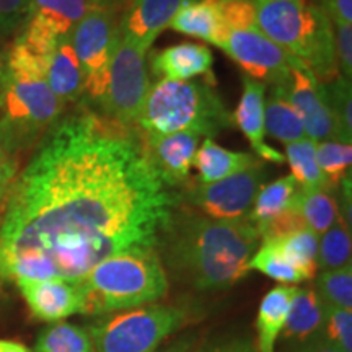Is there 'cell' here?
I'll return each instance as SVG.
<instances>
[{"label":"cell","instance_id":"6da1fadb","mask_svg":"<svg viewBox=\"0 0 352 352\" xmlns=\"http://www.w3.org/2000/svg\"><path fill=\"white\" fill-rule=\"evenodd\" d=\"M179 196L142 135L80 111L46 132L0 222V277L78 283L114 254L157 250Z\"/></svg>","mask_w":352,"mask_h":352},{"label":"cell","instance_id":"7a4b0ae2","mask_svg":"<svg viewBox=\"0 0 352 352\" xmlns=\"http://www.w3.org/2000/svg\"><path fill=\"white\" fill-rule=\"evenodd\" d=\"M259 240L248 219L215 220L175 212L158 248L178 279L199 290H220L246 276Z\"/></svg>","mask_w":352,"mask_h":352},{"label":"cell","instance_id":"3957f363","mask_svg":"<svg viewBox=\"0 0 352 352\" xmlns=\"http://www.w3.org/2000/svg\"><path fill=\"white\" fill-rule=\"evenodd\" d=\"M258 30L289 56L307 65L321 83L338 78L333 25L315 2L253 0Z\"/></svg>","mask_w":352,"mask_h":352},{"label":"cell","instance_id":"277c9868","mask_svg":"<svg viewBox=\"0 0 352 352\" xmlns=\"http://www.w3.org/2000/svg\"><path fill=\"white\" fill-rule=\"evenodd\" d=\"M82 315H107L157 302L168 292V279L157 250H135L104 259L78 280Z\"/></svg>","mask_w":352,"mask_h":352},{"label":"cell","instance_id":"5b68a950","mask_svg":"<svg viewBox=\"0 0 352 352\" xmlns=\"http://www.w3.org/2000/svg\"><path fill=\"white\" fill-rule=\"evenodd\" d=\"M233 124L232 114L219 98L212 83L158 78L148 88L138 129L144 135L192 132L212 139Z\"/></svg>","mask_w":352,"mask_h":352},{"label":"cell","instance_id":"8992f818","mask_svg":"<svg viewBox=\"0 0 352 352\" xmlns=\"http://www.w3.org/2000/svg\"><path fill=\"white\" fill-rule=\"evenodd\" d=\"M64 103L34 70L3 65L0 140L10 153L32 147L56 124Z\"/></svg>","mask_w":352,"mask_h":352},{"label":"cell","instance_id":"52a82bcc","mask_svg":"<svg viewBox=\"0 0 352 352\" xmlns=\"http://www.w3.org/2000/svg\"><path fill=\"white\" fill-rule=\"evenodd\" d=\"M184 318L182 308L148 303L107 316L88 331L95 352H157L166 338L182 328Z\"/></svg>","mask_w":352,"mask_h":352},{"label":"cell","instance_id":"ba28073f","mask_svg":"<svg viewBox=\"0 0 352 352\" xmlns=\"http://www.w3.org/2000/svg\"><path fill=\"white\" fill-rule=\"evenodd\" d=\"M120 41V20L116 8L101 0L78 21L70 36L74 51L85 77V91L101 103L108 87L109 64Z\"/></svg>","mask_w":352,"mask_h":352},{"label":"cell","instance_id":"9c48e42d","mask_svg":"<svg viewBox=\"0 0 352 352\" xmlns=\"http://www.w3.org/2000/svg\"><path fill=\"white\" fill-rule=\"evenodd\" d=\"M147 52L120 38L109 64L107 94L100 107L103 116L118 124L132 127L142 113L151 80Z\"/></svg>","mask_w":352,"mask_h":352},{"label":"cell","instance_id":"30bf717a","mask_svg":"<svg viewBox=\"0 0 352 352\" xmlns=\"http://www.w3.org/2000/svg\"><path fill=\"white\" fill-rule=\"evenodd\" d=\"M274 90H279L300 114L308 139L315 142L336 140L352 144L344 138L340 122L334 116L327 88L296 57L290 59L289 82L284 87H276Z\"/></svg>","mask_w":352,"mask_h":352},{"label":"cell","instance_id":"8fae6325","mask_svg":"<svg viewBox=\"0 0 352 352\" xmlns=\"http://www.w3.org/2000/svg\"><path fill=\"white\" fill-rule=\"evenodd\" d=\"M264 170L259 164L252 168L209 184L189 189L188 199L208 217L215 220L248 219L259 189L264 186Z\"/></svg>","mask_w":352,"mask_h":352},{"label":"cell","instance_id":"7c38bea8","mask_svg":"<svg viewBox=\"0 0 352 352\" xmlns=\"http://www.w3.org/2000/svg\"><path fill=\"white\" fill-rule=\"evenodd\" d=\"M243 69L245 76L272 87H284L290 78V59L284 50L259 30H235L220 47Z\"/></svg>","mask_w":352,"mask_h":352},{"label":"cell","instance_id":"4fadbf2b","mask_svg":"<svg viewBox=\"0 0 352 352\" xmlns=\"http://www.w3.org/2000/svg\"><path fill=\"white\" fill-rule=\"evenodd\" d=\"M21 296L34 318L57 323L76 314H82L83 294L78 283L69 280H19Z\"/></svg>","mask_w":352,"mask_h":352},{"label":"cell","instance_id":"5bb4252c","mask_svg":"<svg viewBox=\"0 0 352 352\" xmlns=\"http://www.w3.org/2000/svg\"><path fill=\"white\" fill-rule=\"evenodd\" d=\"M189 0H131L120 20V38L147 52Z\"/></svg>","mask_w":352,"mask_h":352},{"label":"cell","instance_id":"9a60e30c","mask_svg":"<svg viewBox=\"0 0 352 352\" xmlns=\"http://www.w3.org/2000/svg\"><path fill=\"white\" fill-rule=\"evenodd\" d=\"M140 135H142L145 152L165 183L171 188L186 183L199 145V135L192 132Z\"/></svg>","mask_w":352,"mask_h":352},{"label":"cell","instance_id":"2e32d148","mask_svg":"<svg viewBox=\"0 0 352 352\" xmlns=\"http://www.w3.org/2000/svg\"><path fill=\"white\" fill-rule=\"evenodd\" d=\"M243 94L239 101V107L232 114V120L245 138L250 140L254 155L261 157L272 164H283L285 157L277 148L266 144L264 135V101H266V85L254 78L243 76Z\"/></svg>","mask_w":352,"mask_h":352},{"label":"cell","instance_id":"e0dca14e","mask_svg":"<svg viewBox=\"0 0 352 352\" xmlns=\"http://www.w3.org/2000/svg\"><path fill=\"white\" fill-rule=\"evenodd\" d=\"M212 63V51L208 46L196 43H179L153 56L152 70L157 77L170 78V80L186 82L196 77H208L214 85Z\"/></svg>","mask_w":352,"mask_h":352},{"label":"cell","instance_id":"ac0fdd59","mask_svg":"<svg viewBox=\"0 0 352 352\" xmlns=\"http://www.w3.org/2000/svg\"><path fill=\"white\" fill-rule=\"evenodd\" d=\"M168 28L222 47L228 36L219 0H189L179 8Z\"/></svg>","mask_w":352,"mask_h":352},{"label":"cell","instance_id":"d6986e66","mask_svg":"<svg viewBox=\"0 0 352 352\" xmlns=\"http://www.w3.org/2000/svg\"><path fill=\"white\" fill-rule=\"evenodd\" d=\"M47 85L63 103H70L80 98L85 91V77L78 63L70 38L60 39L47 57L46 72Z\"/></svg>","mask_w":352,"mask_h":352},{"label":"cell","instance_id":"ffe728a7","mask_svg":"<svg viewBox=\"0 0 352 352\" xmlns=\"http://www.w3.org/2000/svg\"><path fill=\"white\" fill-rule=\"evenodd\" d=\"M256 165H259V160L253 153L228 151L212 139H204L192 160V166L197 170V184L220 182Z\"/></svg>","mask_w":352,"mask_h":352},{"label":"cell","instance_id":"44dd1931","mask_svg":"<svg viewBox=\"0 0 352 352\" xmlns=\"http://www.w3.org/2000/svg\"><path fill=\"white\" fill-rule=\"evenodd\" d=\"M101 0H32L30 19L50 30L57 38L72 36L83 16Z\"/></svg>","mask_w":352,"mask_h":352},{"label":"cell","instance_id":"7402d4cb","mask_svg":"<svg viewBox=\"0 0 352 352\" xmlns=\"http://www.w3.org/2000/svg\"><path fill=\"white\" fill-rule=\"evenodd\" d=\"M298 188L300 186L294 179V176L289 175L259 189L248 215V220L256 228L259 236L274 220L294 208V199H296Z\"/></svg>","mask_w":352,"mask_h":352},{"label":"cell","instance_id":"603a6c76","mask_svg":"<svg viewBox=\"0 0 352 352\" xmlns=\"http://www.w3.org/2000/svg\"><path fill=\"white\" fill-rule=\"evenodd\" d=\"M298 287L296 285H277L263 298L259 305L256 329H258V352H274V346L285 318H287L290 303L296 297Z\"/></svg>","mask_w":352,"mask_h":352},{"label":"cell","instance_id":"cb8c5ba5","mask_svg":"<svg viewBox=\"0 0 352 352\" xmlns=\"http://www.w3.org/2000/svg\"><path fill=\"white\" fill-rule=\"evenodd\" d=\"M324 303L321 302L315 289H298L290 303L287 318H285L283 336L287 341L303 342L314 336L323 321Z\"/></svg>","mask_w":352,"mask_h":352},{"label":"cell","instance_id":"d4e9b609","mask_svg":"<svg viewBox=\"0 0 352 352\" xmlns=\"http://www.w3.org/2000/svg\"><path fill=\"white\" fill-rule=\"evenodd\" d=\"M294 208L303 223L321 236L340 217V204L333 195V189H305L298 188Z\"/></svg>","mask_w":352,"mask_h":352},{"label":"cell","instance_id":"484cf974","mask_svg":"<svg viewBox=\"0 0 352 352\" xmlns=\"http://www.w3.org/2000/svg\"><path fill=\"white\" fill-rule=\"evenodd\" d=\"M264 131L285 145L307 138L300 114L289 103V100L274 88L267 101H264Z\"/></svg>","mask_w":352,"mask_h":352},{"label":"cell","instance_id":"4316f807","mask_svg":"<svg viewBox=\"0 0 352 352\" xmlns=\"http://www.w3.org/2000/svg\"><path fill=\"white\" fill-rule=\"evenodd\" d=\"M285 160L289 162L294 179L300 188L333 189L316 162L315 140L303 138L297 142L285 145Z\"/></svg>","mask_w":352,"mask_h":352},{"label":"cell","instance_id":"83f0119b","mask_svg":"<svg viewBox=\"0 0 352 352\" xmlns=\"http://www.w3.org/2000/svg\"><path fill=\"white\" fill-rule=\"evenodd\" d=\"M34 352H95L88 328L57 321L39 333Z\"/></svg>","mask_w":352,"mask_h":352},{"label":"cell","instance_id":"f1b7e54d","mask_svg":"<svg viewBox=\"0 0 352 352\" xmlns=\"http://www.w3.org/2000/svg\"><path fill=\"white\" fill-rule=\"evenodd\" d=\"M274 240L285 256L294 263L300 272L303 280L314 279L318 270V240L320 236L311 232L308 227H302L298 230L289 233Z\"/></svg>","mask_w":352,"mask_h":352},{"label":"cell","instance_id":"f546056e","mask_svg":"<svg viewBox=\"0 0 352 352\" xmlns=\"http://www.w3.org/2000/svg\"><path fill=\"white\" fill-rule=\"evenodd\" d=\"M252 270L263 272L284 285H296L303 280L300 272L274 240H263L261 246L248 261V271Z\"/></svg>","mask_w":352,"mask_h":352},{"label":"cell","instance_id":"4dcf8cb0","mask_svg":"<svg viewBox=\"0 0 352 352\" xmlns=\"http://www.w3.org/2000/svg\"><path fill=\"white\" fill-rule=\"evenodd\" d=\"M347 264H351V230L340 215L318 240V267L329 271Z\"/></svg>","mask_w":352,"mask_h":352},{"label":"cell","instance_id":"1f68e13d","mask_svg":"<svg viewBox=\"0 0 352 352\" xmlns=\"http://www.w3.org/2000/svg\"><path fill=\"white\" fill-rule=\"evenodd\" d=\"M316 294L324 305H333L351 310L352 308V267L321 271L316 279Z\"/></svg>","mask_w":352,"mask_h":352},{"label":"cell","instance_id":"d6a6232c","mask_svg":"<svg viewBox=\"0 0 352 352\" xmlns=\"http://www.w3.org/2000/svg\"><path fill=\"white\" fill-rule=\"evenodd\" d=\"M316 162L320 170L327 176L331 186H338L346 178V171L351 173L352 147L351 144L324 140L316 142Z\"/></svg>","mask_w":352,"mask_h":352},{"label":"cell","instance_id":"836d02e7","mask_svg":"<svg viewBox=\"0 0 352 352\" xmlns=\"http://www.w3.org/2000/svg\"><path fill=\"white\" fill-rule=\"evenodd\" d=\"M320 338L344 352H352V311L344 308L324 305Z\"/></svg>","mask_w":352,"mask_h":352},{"label":"cell","instance_id":"e575fe53","mask_svg":"<svg viewBox=\"0 0 352 352\" xmlns=\"http://www.w3.org/2000/svg\"><path fill=\"white\" fill-rule=\"evenodd\" d=\"M327 94L331 103L333 113L336 116L344 138L352 142V95L351 83L346 82L341 76L328 83Z\"/></svg>","mask_w":352,"mask_h":352},{"label":"cell","instance_id":"d590c367","mask_svg":"<svg viewBox=\"0 0 352 352\" xmlns=\"http://www.w3.org/2000/svg\"><path fill=\"white\" fill-rule=\"evenodd\" d=\"M219 7L228 32L258 30L253 0H219Z\"/></svg>","mask_w":352,"mask_h":352},{"label":"cell","instance_id":"8d00e7d4","mask_svg":"<svg viewBox=\"0 0 352 352\" xmlns=\"http://www.w3.org/2000/svg\"><path fill=\"white\" fill-rule=\"evenodd\" d=\"M32 12V0H0V36L23 28Z\"/></svg>","mask_w":352,"mask_h":352},{"label":"cell","instance_id":"74e56055","mask_svg":"<svg viewBox=\"0 0 352 352\" xmlns=\"http://www.w3.org/2000/svg\"><path fill=\"white\" fill-rule=\"evenodd\" d=\"M336 46L338 67L341 69V77L351 83L352 78V23L331 21Z\"/></svg>","mask_w":352,"mask_h":352},{"label":"cell","instance_id":"f35d334b","mask_svg":"<svg viewBox=\"0 0 352 352\" xmlns=\"http://www.w3.org/2000/svg\"><path fill=\"white\" fill-rule=\"evenodd\" d=\"M16 165L13 160V153H10L6 148V145L0 140V209L6 206L8 192L15 182Z\"/></svg>","mask_w":352,"mask_h":352},{"label":"cell","instance_id":"ab89813d","mask_svg":"<svg viewBox=\"0 0 352 352\" xmlns=\"http://www.w3.org/2000/svg\"><path fill=\"white\" fill-rule=\"evenodd\" d=\"M316 6L327 13L329 21L352 23V0H318Z\"/></svg>","mask_w":352,"mask_h":352},{"label":"cell","instance_id":"60d3db41","mask_svg":"<svg viewBox=\"0 0 352 352\" xmlns=\"http://www.w3.org/2000/svg\"><path fill=\"white\" fill-rule=\"evenodd\" d=\"M202 352H258V349H254L252 342L235 340V341L223 342V344L214 346L210 347V349H206Z\"/></svg>","mask_w":352,"mask_h":352},{"label":"cell","instance_id":"b9f144b4","mask_svg":"<svg viewBox=\"0 0 352 352\" xmlns=\"http://www.w3.org/2000/svg\"><path fill=\"white\" fill-rule=\"evenodd\" d=\"M298 352H344V351L340 349V347L329 344V342L323 341L321 338H318V340H314L310 344H307L303 349H300Z\"/></svg>","mask_w":352,"mask_h":352},{"label":"cell","instance_id":"7bdbcfd3","mask_svg":"<svg viewBox=\"0 0 352 352\" xmlns=\"http://www.w3.org/2000/svg\"><path fill=\"white\" fill-rule=\"evenodd\" d=\"M0 352H32L25 344L16 341L0 340Z\"/></svg>","mask_w":352,"mask_h":352},{"label":"cell","instance_id":"ee69618b","mask_svg":"<svg viewBox=\"0 0 352 352\" xmlns=\"http://www.w3.org/2000/svg\"><path fill=\"white\" fill-rule=\"evenodd\" d=\"M189 349H191V342H189L188 340H184V341L176 342V344H173L166 351H162V352H189Z\"/></svg>","mask_w":352,"mask_h":352},{"label":"cell","instance_id":"f6af8a7d","mask_svg":"<svg viewBox=\"0 0 352 352\" xmlns=\"http://www.w3.org/2000/svg\"><path fill=\"white\" fill-rule=\"evenodd\" d=\"M2 83H3V64L0 60V103H2Z\"/></svg>","mask_w":352,"mask_h":352}]
</instances>
